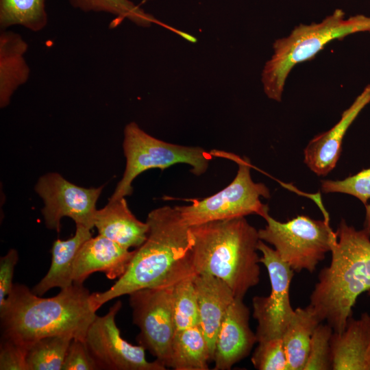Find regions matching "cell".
<instances>
[{"label": "cell", "mask_w": 370, "mask_h": 370, "mask_svg": "<svg viewBox=\"0 0 370 370\" xmlns=\"http://www.w3.org/2000/svg\"><path fill=\"white\" fill-rule=\"evenodd\" d=\"M146 222L147 238L134 250L125 273L108 290L90 294L96 312L114 298L140 289L173 286L195 274L191 262L194 236L177 208H156Z\"/></svg>", "instance_id": "1"}, {"label": "cell", "mask_w": 370, "mask_h": 370, "mask_svg": "<svg viewBox=\"0 0 370 370\" xmlns=\"http://www.w3.org/2000/svg\"><path fill=\"white\" fill-rule=\"evenodd\" d=\"M90 294L83 284H73L54 297L43 298L24 284H14L0 305L1 338L27 350L36 341L50 336L85 340L97 317Z\"/></svg>", "instance_id": "2"}, {"label": "cell", "mask_w": 370, "mask_h": 370, "mask_svg": "<svg viewBox=\"0 0 370 370\" xmlns=\"http://www.w3.org/2000/svg\"><path fill=\"white\" fill-rule=\"evenodd\" d=\"M335 232L330 264L320 271L309 304L321 321L341 333L358 297L370 289V236L343 219Z\"/></svg>", "instance_id": "3"}, {"label": "cell", "mask_w": 370, "mask_h": 370, "mask_svg": "<svg viewBox=\"0 0 370 370\" xmlns=\"http://www.w3.org/2000/svg\"><path fill=\"white\" fill-rule=\"evenodd\" d=\"M191 262L195 274H210L225 282L243 299L260 281L258 230L245 217L191 226Z\"/></svg>", "instance_id": "4"}, {"label": "cell", "mask_w": 370, "mask_h": 370, "mask_svg": "<svg viewBox=\"0 0 370 370\" xmlns=\"http://www.w3.org/2000/svg\"><path fill=\"white\" fill-rule=\"evenodd\" d=\"M336 9L320 23L299 24L286 37L276 40L273 54L262 72L264 92L271 99L281 101L286 78L298 63L313 58L334 39L349 34L370 32V16L357 14L346 18Z\"/></svg>", "instance_id": "5"}, {"label": "cell", "mask_w": 370, "mask_h": 370, "mask_svg": "<svg viewBox=\"0 0 370 370\" xmlns=\"http://www.w3.org/2000/svg\"><path fill=\"white\" fill-rule=\"evenodd\" d=\"M123 134L125 169L109 201L130 195L133 191L132 182L147 170H163L171 165L184 163L192 167L193 174L201 175L206 171L212 159V153L201 147L182 146L156 138L135 122L126 125Z\"/></svg>", "instance_id": "6"}, {"label": "cell", "mask_w": 370, "mask_h": 370, "mask_svg": "<svg viewBox=\"0 0 370 370\" xmlns=\"http://www.w3.org/2000/svg\"><path fill=\"white\" fill-rule=\"evenodd\" d=\"M267 225L258 230L260 240L274 247L280 258L294 271L313 273L319 263L330 252L336 237L329 221L297 216L280 222L268 214Z\"/></svg>", "instance_id": "7"}, {"label": "cell", "mask_w": 370, "mask_h": 370, "mask_svg": "<svg viewBox=\"0 0 370 370\" xmlns=\"http://www.w3.org/2000/svg\"><path fill=\"white\" fill-rule=\"evenodd\" d=\"M231 155L238 162V169L227 186L204 199L193 201L191 205L175 206L188 226L253 214L264 219L269 214L268 205L260 200V197H270L269 189L264 184L253 181L247 158Z\"/></svg>", "instance_id": "8"}, {"label": "cell", "mask_w": 370, "mask_h": 370, "mask_svg": "<svg viewBox=\"0 0 370 370\" xmlns=\"http://www.w3.org/2000/svg\"><path fill=\"white\" fill-rule=\"evenodd\" d=\"M173 286L143 288L128 295L133 322L140 329L137 342L168 368L175 334Z\"/></svg>", "instance_id": "9"}, {"label": "cell", "mask_w": 370, "mask_h": 370, "mask_svg": "<svg viewBox=\"0 0 370 370\" xmlns=\"http://www.w3.org/2000/svg\"><path fill=\"white\" fill-rule=\"evenodd\" d=\"M257 247L262 253L260 262L266 267L271 283L268 296H256L252 299L253 317L258 322L256 332L258 343L282 338L295 310L290 299L294 271L263 241L260 239Z\"/></svg>", "instance_id": "10"}, {"label": "cell", "mask_w": 370, "mask_h": 370, "mask_svg": "<svg viewBox=\"0 0 370 370\" xmlns=\"http://www.w3.org/2000/svg\"><path fill=\"white\" fill-rule=\"evenodd\" d=\"M103 187H81L58 173L42 175L36 184L35 191L44 201L41 212L46 227L59 232L61 219L67 217L75 225L91 230L95 226L97 201Z\"/></svg>", "instance_id": "11"}, {"label": "cell", "mask_w": 370, "mask_h": 370, "mask_svg": "<svg viewBox=\"0 0 370 370\" xmlns=\"http://www.w3.org/2000/svg\"><path fill=\"white\" fill-rule=\"evenodd\" d=\"M122 306L118 301L107 314L97 316L89 326L85 341L99 369L165 370L166 367L155 360L146 359L145 349L122 338L115 317Z\"/></svg>", "instance_id": "12"}, {"label": "cell", "mask_w": 370, "mask_h": 370, "mask_svg": "<svg viewBox=\"0 0 370 370\" xmlns=\"http://www.w3.org/2000/svg\"><path fill=\"white\" fill-rule=\"evenodd\" d=\"M249 310L243 299H234L221 323L214 343V370H229L248 356L257 343L249 326Z\"/></svg>", "instance_id": "13"}, {"label": "cell", "mask_w": 370, "mask_h": 370, "mask_svg": "<svg viewBox=\"0 0 370 370\" xmlns=\"http://www.w3.org/2000/svg\"><path fill=\"white\" fill-rule=\"evenodd\" d=\"M370 103V84L365 86L341 119L329 130L315 136L304 151V163L319 176H325L336 166L343 138L360 112Z\"/></svg>", "instance_id": "14"}, {"label": "cell", "mask_w": 370, "mask_h": 370, "mask_svg": "<svg viewBox=\"0 0 370 370\" xmlns=\"http://www.w3.org/2000/svg\"><path fill=\"white\" fill-rule=\"evenodd\" d=\"M134 253L102 235L90 237L76 255L73 284H83L90 275L98 271L109 280L119 279L127 270Z\"/></svg>", "instance_id": "15"}, {"label": "cell", "mask_w": 370, "mask_h": 370, "mask_svg": "<svg viewBox=\"0 0 370 370\" xmlns=\"http://www.w3.org/2000/svg\"><path fill=\"white\" fill-rule=\"evenodd\" d=\"M330 345L334 370H370V314L351 317L341 333L333 332Z\"/></svg>", "instance_id": "16"}, {"label": "cell", "mask_w": 370, "mask_h": 370, "mask_svg": "<svg viewBox=\"0 0 370 370\" xmlns=\"http://www.w3.org/2000/svg\"><path fill=\"white\" fill-rule=\"evenodd\" d=\"M193 280L199 308V325L208 341L213 360L217 332L235 297L229 286L215 276L195 274Z\"/></svg>", "instance_id": "17"}, {"label": "cell", "mask_w": 370, "mask_h": 370, "mask_svg": "<svg viewBox=\"0 0 370 370\" xmlns=\"http://www.w3.org/2000/svg\"><path fill=\"white\" fill-rule=\"evenodd\" d=\"M95 227L99 234L128 249L143 245L149 230L148 223L139 221L131 212L125 197L109 201L97 210Z\"/></svg>", "instance_id": "18"}, {"label": "cell", "mask_w": 370, "mask_h": 370, "mask_svg": "<svg viewBox=\"0 0 370 370\" xmlns=\"http://www.w3.org/2000/svg\"><path fill=\"white\" fill-rule=\"evenodd\" d=\"M28 45L21 34L8 29H1V108L9 105L14 93L25 84L29 77L30 69L25 57Z\"/></svg>", "instance_id": "19"}, {"label": "cell", "mask_w": 370, "mask_h": 370, "mask_svg": "<svg viewBox=\"0 0 370 370\" xmlns=\"http://www.w3.org/2000/svg\"><path fill=\"white\" fill-rule=\"evenodd\" d=\"M92 237L90 230L76 225L73 236L54 241L51 248V266L47 274L34 286L32 291L42 296L52 288L64 289L73 284V267L76 255L83 243Z\"/></svg>", "instance_id": "20"}, {"label": "cell", "mask_w": 370, "mask_h": 370, "mask_svg": "<svg viewBox=\"0 0 370 370\" xmlns=\"http://www.w3.org/2000/svg\"><path fill=\"white\" fill-rule=\"evenodd\" d=\"M322 321L308 304L295 309L293 317L282 335L288 370H304L307 362L313 332Z\"/></svg>", "instance_id": "21"}, {"label": "cell", "mask_w": 370, "mask_h": 370, "mask_svg": "<svg viewBox=\"0 0 370 370\" xmlns=\"http://www.w3.org/2000/svg\"><path fill=\"white\" fill-rule=\"evenodd\" d=\"M212 354L199 325L176 332L169 367L175 370H208Z\"/></svg>", "instance_id": "22"}, {"label": "cell", "mask_w": 370, "mask_h": 370, "mask_svg": "<svg viewBox=\"0 0 370 370\" xmlns=\"http://www.w3.org/2000/svg\"><path fill=\"white\" fill-rule=\"evenodd\" d=\"M47 0H0V27L21 25L39 32L47 25Z\"/></svg>", "instance_id": "23"}, {"label": "cell", "mask_w": 370, "mask_h": 370, "mask_svg": "<svg viewBox=\"0 0 370 370\" xmlns=\"http://www.w3.org/2000/svg\"><path fill=\"white\" fill-rule=\"evenodd\" d=\"M73 337L56 335L39 339L27 350V370H62Z\"/></svg>", "instance_id": "24"}, {"label": "cell", "mask_w": 370, "mask_h": 370, "mask_svg": "<svg viewBox=\"0 0 370 370\" xmlns=\"http://www.w3.org/2000/svg\"><path fill=\"white\" fill-rule=\"evenodd\" d=\"M71 5L83 12H106L119 20L125 18L140 27L160 23L153 15L147 13L130 0H69Z\"/></svg>", "instance_id": "25"}, {"label": "cell", "mask_w": 370, "mask_h": 370, "mask_svg": "<svg viewBox=\"0 0 370 370\" xmlns=\"http://www.w3.org/2000/svg\"><path fill=\"white\" fill-rule=\"evenodd\" d=\"M195 275L173 286L172 308L175 332L199 325V308L193 280Z\"/></svg>", "instance_id": "26"}, {"label": "cell", "mask_w": 370, "mask_h": 370, "mask_svg": "<svg viewBox=\"0 0 370 370\" xmlns=\"http://www.w3.org/2000/svg\"><path fill=\"white\" fill-rule=\"evenodd\" d=\"M332 327L319 323L312 336L308 356L304 370L332 369V357L330 339L333 333Z\"/></svg>", "instance_id": "27"}, {"label": "cell", "mask_w": 370, "mask_h": 370, "mask_svg": "<svg viewBox=\"0 0 370 370\" xmlns=\"http://www.w3.org/2000/svg\"><path fill=\"white\" fill-rule=\"evenodd\" d=\"M251 362L258 370H288V361L282 338L258 342Z\"/></svg>", "instance_id": "28"}, {"label": "cell", "mask_w": 370, "mask_h": 370, "mask_svg": "<svg viewBox=\"0 0 370 370\" xmlns=\"http://www.w3.org/2000/svg\"><path fill=\"white\" fill-rule=\"evenodd\" d=\"M321 190L324 193H340L358 199L365 206L370 199V168L341 180H322Z\"/></svg>", "instance_id": "29"}, {"label": "cell", "mask_w": 370, "mask_h": 370, "mask_svg": "<svg viewBox=\"0 0 370 370\" xmlns=\"http://www.w3.org/2000/svg\"><path fill=\"white\" fill-rule=\"evenodd\" d=\"M99 367L91 355L85 340L74 338L69 347L62 370H97Z\"/></svg>", "instance_id": "30"}, {"label": "cell", "mask_w": 370, "mask_h": 370, "mask_svg": "<svg viewBox=\"0 0 370 370\" xmlns=\"http://www.w3.org/2000/svg\"><path fill=\"white\" fill-rule=\"evenodd\" d=\"M27 349L18 343L1 338L0 369L27 370L26 357Z\"/></svg>", "instance_id": "31"}, {"label": "cell", "mask_w": 370, "mask_h": 370, "mask_svg": "<svg viewBox=\"0 0 370 370\" xmlns=\"http://www.w3.org/2000/svg\"><path fill=\"white\" fill-rule=\"evenodd\" d=\"M18 260L16 249H10L0 258V305L3 304L11 293L15 266Z\"/></svg>", "instance_id": "32"}, {"label": "cell", "mask_w": 370, "mask_h": 370, "mask_svg": "<svg viewBox=\"0 0 370 370\" xmlns=\"http://www.w3.org/2000/svg\"><path fill=\"white\" fill-rule=\"evenodd\" d=\"M365 206V219L364 222V230L370 236V204H367Z\"/></svg>", "instance_id": "33"}, {"label": "cell", "mask_w": 370, "mask_h": 370, "mask_svg": "<svg viewBox=\"0 0 370 370\" xmlns=\"http://www.w3.org/2000/svg\"><path fill=\"white\" fill-rule=\"evenodd\" d=\"M367 292H368V295H369V297H370V289H369Z\"/></svg>", "instance_id": "34"}, {"label": "cell", "mask_w": 370, "mask_h": 370, "mask_svg": "<svg viewBox=\"0 0 370 370\" xmlns=\"http://www.w3.org/2000/svg\"><path fill=\"white\" fill-rule=\"evenodd\" d=\"M146 1H147V0H146Z\"/></svg>", "instance_id": "35"}]
</instances>
